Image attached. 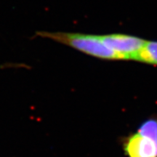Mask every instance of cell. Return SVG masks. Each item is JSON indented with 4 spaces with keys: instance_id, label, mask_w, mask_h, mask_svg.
<instances>
[{
    "instance_id": "6da1fadb",
    "label": "cell",
    "mask_w": 157,
    "mask_h": 157,
    "mask_svg": "<svg viewBox=\"0 0 157 157\" xmlns=\"http://www.w3.org/2000/svg\"><path fill=\"white\" fill-rule=\"evenodd\" d=\"M35 34L36 36L50 39L95 58L105 60H119V57L104 43L101 35L44 31H36Z\"/></svg>"
},
{
    "instance_id": "3957f363",
    "label": "cell",
    "mask_w": 157,
    "mask_h": 157,
    "mask_svg": "<svg viewBox=\"0 0 157 157\" xmlns=\"http://www.w3.org/2000/svg\"><path fill=\"white\" fill-rule=\"evenodd\" d=\"M104 43L119 57V60L137 61L147 40L132 35L109 34L101 35Z\"/></svg>"
},
{
    "instance_id": "277c9868",
    "label": "cell",
    "mask_w": 157,
    "mask_h": 157,
    "mask_svg": "<svg viewBox=\"0 0 157 157\" xmlns=\"http://www.w3.org/2000/svg\"><path fill=\"white\" fill-rule=\"evenodd\" d=\"M137 61L157 66V41H147Z\"/></svg>"
},
{
    "instance_id": "7a4b0ae2",
    "label": "cell",
    "mask_w": 157,
    "mask_h": 157,
    "mask_svg": "<svg viewBox=\"0 0 157 157\" xmlns=\"http://www.w3.org/2000/svg\"><path fill=\"white\" fill-rule=\"evenodd\" d=\"M127 157H157V117L144 121L134 133L121 140Z\"/></svg>"
}]
</instances>
